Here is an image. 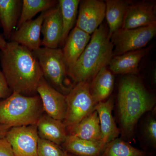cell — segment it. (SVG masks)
I'll return each instance as SVG.
<instances>
[{
	"mask_svg": "<svg viewBox=\"0 0 156 156\" xmlns=\"http://www.w3.org/2000/svg\"><path fill=\"white\" fill-rule=\"evenodd\" d=\"M0 62L2 72L12 92L25 96L36 95L43 74L33 51L16 42H7L0 51Z\"/></svg>",
	"mask_w": 156,
	"mask_h": 156,
	"instance_id": "cell-1",
	"label": "cell"
},
{
	"mask_svg": "<svg viewBox=\"0 0 156 156\" xmlns=\"http://www.w3.org/2000/svg\"><path fill=\"white\" fill-rule=\"evenodd\" d=\"M155 102V96L140 79L134 75L124 76L120 81L118 95L121 134L130 138L140 117L151 111Z\"/></svg>",
	"mask_w": 156,
	"mask_h": 156,
	"instance_id": "cell-2",
	"label": "cell"
},
{
	"mask_svg": "<svg viewBox=\"0 0 156 156\" xmlns=\"http://www.w3.org/2000/svg\"><path fill=\"white\" fill-rule=\"evenodd\" d=\"M113 56V46L108 29L101 24L92 34L78 60L67 70V75L76 84L89 82L100 69L108 65Z\"/></svg>",
	"mask_w": 156,
	"mask_h": 156,
	"instance_id": "cell-3",
	"label": "cell"
},
{
	"mask_svg": "<svg viewBox=\"0 0 156 156\" xmlns=\"http://www.w3.org/2000/svg\"><path fill=\"white\" fill-rule=\"evenodd\" d=\"M44 112L39 95L25 96L13 92L0 101V126L11 128L36 125Z\"/></svg>",
	"mask_w": 156,
	"mask_h": 156,
	"instance_id": "cell-4",
	"label": "cell"
},
{
	"mask_svg": "<svg viewBox=\"0 0 156 156\" xmlns=\"http://www.w3.org/2000/svg\"><path fill=\"white\" fill-rule=\"evenodd\" d=\"M33 52L41 69L43 77L53 88L67 95L74 86L68 79L62 50L41 47Z\"/></svg>",
	"mask_w": 156,
	"mask_h": 156,
	"instance_id": "cell-5",
	"label": "cell"
},
{
	"mask_svg": "<svg viewBox=\"0 0 156 156\" xmlns=\"http://www.w3.org/2000/svg\"><path fill=\"white\" fill-rule=\"evenodd\" d=\"M89 82L78 83L66 95L67 110L63 123L69 128L95 110L97 103L91 95Z\"/></svg>",
	"mask_w": 156,
	"mask_h": 156,
	"instance_id": "cell-6",
	"label": "cell"
},
{
	"mask_svg": "<svg viewBox=\"0 0 156 156\" xmlns=\"http://www.w3.org/2000/svg\"><path fill=\"white\" fill-rule=\"evenodd\" d=\"M156 35V23L139 28L120 29L110 38L114 56L143 49Z\"/></svg>",
	"mask_w": 156,
	"mask_h": 156,
	"instance_id": "cell-7",
	"label": "cell"
},
{
	"mask_svg": "<svg viewBox=\"0 0 156 156\" xmlns=\"http://www.w3.org/2000/svg\"><path fill=\"white\" fill-rule=\"evenodd\" d=\"M5 137L15 156H38L39 137L36 125L11 128Z\"/></svg>",
	"mask_w": 156,
	"mask_h": 156,
	"instance_id": "cell-8",
	"label": "cell"
},
{
	"mask_svg": "<svg viewBox=\"0 0 156 156\" xmlns=\"http://www.w3.org/2000/svg\"><path fill=\"white\" fill-rule=\"evenodd\" d=\"M105 2L100 0H83L79 4L76 27L92 34L105 17Z\"/></svg>",
	"mask_w": 156,
	"mask_h": 156,
	"instance_id": "cell-9",
	"label": "cell"
},
{
	"mask_svg": "<svg viewBox=\"0 0 156 156\" xmlns=\"http://www.w3.org/2000/svg\"><path fill=\"white\" fill-rule=\"evenodd\" d=\"M37 92L41 98L46 114L63 122L67 110L66 95L51 87L44 77L39 82Z\"/></svg>",
	"mask_w": 156,
	"mask_h": 156,
	"instance_id": "cell-10",
	"label": "cell"
},
{
	"mask_svg": "<svg viewBox=\"0 0 156 156\" xmlns=\"http://www.w3.org/2000/svg\"><path fill=\"white\" fill-rule=\"evenodd\" d=\"M156 23V6L154 2H140L129 5L122 29H130Z\"/></svg>",
	"mask_w": 156,
	"mask_h": 156,
	"instance_id": "cell-11",
	"label": "cell"
},
{
	"mask_svg": "<svg viewBox=\"0 0 156 156\" xmlns=\"http://www.w3.org/2000/svg\"><path fill=\"white\" fill-rule=\"evenodd\" d=\"M48 11L42 12L37 18L27 21L13 32L11 41L16 42L33 51L41 48L42 25Z\"/></svg>",
	"mask_w": 156,
	"mask_h": 156,
	"instance_id": "cell-12",
	"label": "cell"
},
{
	"mask_svg": "<svg viewBox=\"0 0 156 156\" xmlns=\"http://www.w3.org/2000/svg\"><path fill=\"white\" fill-rule=\"evenodd\" d=\"M43 35L41 45L45 48L56 49L61 44L63 33V25L61 11L58 4L48 10L42 24Z\"/></svg>",
	"mask_w": 156,
	"mask_h": 156,
	"instance_id": "cell-13",
	"label": "cell"
},
{
	"mask_svg": "<svg viewBox=\"0 0 156 156\" xmlns=\"http://www.w3.org/2000/svg\"><path fill=\"white\" fill-rule=\"evenodd\" d=\"M91 35L74 27L69 33L62 50L67 70L73 65L89 44Z\"/></svg>",
	"mask_w": 156,
	"mask_h": 156,
	"instance_id": "cell-14",
	"label": "cell"
},
{
	"mask_svg": "<svg viewBox=\"0 0 156 156\" xmlns=\"http://www.w3.org/2000/svg\"><path fill=\"white\" fill-rule=\"evenodd\" d=\"M149 51V48H144L114 56L108 65L110 70L117 74L136 75L140 62Z\"/></svg>",
	"mask_w": 156,
	"mask_h": 156,
	"instance_id": "cell-15",
	"label": "cell"
},
{
	"mask_svg": "<svg viewBox=\"0 0 156 156\" xmlns=\"http://www.w3.org/2000/svg\"><path fill=\"white\" fill-rule=\"evenodd\" d=\"M39 138L62 145L68 135L62 121L53 119L47 114L40 117L36 125Z\"/></svg>",
	"mask_w": 156,
	"mask_h": 156,
	"instance_id": "cell-16",
	"label": "cell"
},
{
	"mask_svg": "<svg viewBox=\"0 0 156 156\" xmlns=\"http://www.w3.org/2000/svg\"><path fill=\"white\" fill-rule=\"evenodd\" d=\"M113 107V99L111 98L106 101L98 102L95 108L99 118L102 141L106 144L118 138L121 134L112 114Z\"/></svg>",
	"mask_w": 156,
	"mask_h": 156,
	"instance_id": "cell-17",
	"label": "cell"
},
{
	"mask_svg": "<svg viewBox=\"0 0 156 156\" xmlns=\"http://www.w3.org/2000/svg\"><path fill=\"white\" fill-rule=\"evenodd\" d=\"M105 145L102 141L87 140L69 134L62 144L66 151L75 156H101Z\"/></svg>",
	"mask_w": 156,
	"mask_h": 156,
	"instance_id": "cell-18",
	"label": "cell"
},
{
	"mask_svg": "<svg viewBox=\"0 0 156 156\" xmlns=\"http://www.w3.org/2000/svg\"><path fill=\"white\" fill-rule=\"evenodd\" d=\"M67 130L69 135L81 139L102 141L99 118L95 110L77 124L67 128Z\"/></svg>",
	"mask_w": 156,
	"mask_h": 156,
	"instance_id": "cell-19",
	"label": "cell"
},
{
	"mask_svg": "<svg viewBox=\"0 0 156 156\" xmlns=\"http://www.w3.org/2000/svg\"><path fill=\"white\" fill-rule=\"evenodd\" d=\"M22 1L0 0V24L4 36L10 39L20 15Z\"/></svg>",
	"mask_w": 156,
	"mask_h": 156,
	"instance_id": "cell-20",
	"label": "cell"
},
{
	"mask_svg": "<svg viewBox=\"0 0 156 156\" xmlns=\"http://www.w3.org/2000/svg\"><path fill=\"white\" fill-rule=\"evenodd\" d=\"M114 85L112 73L105 67L101 69L92 79L90 84L91 95L95 102L104 101L111 95Z\"/></svg>",
	"mask_w": 156,
	"mask_h": 156,
	"instance_id": "cell-21",
	"label": "cell"
},
{
	"mask_svg": "<svg viewBox=\"0 0 156 156\" xmlns=\"http://www.w3.org/2000/svg\"><path fill=\"white\" fill-rule=\"evenodd\" d=\"M105 17L108 26L109 37L122 28L126 11L130 5L128 1L106 0Z\"/></svg>",
	"mask_w": 156,
	"mask_h": 156,
	"instance_id": "cell-22",
	"label": "cell"
},
{
	"mask_svg": "<svg viewBox=\"0 0 156 156\" xmlns=\"http://www.w3.org/2000/svg\"><path fill=\"white\" fill-rule=\"evenodd\" d=\"M17 29L27 21L31 20L33 17L40 12L48 11L56 7L58 1L53 0H23Z\"/></svg>",
	"mask_w": 156,
	"mask_h": 156,
	"instance_id": "cell-23",
	"label": "cell"
},
{
	"mask_svg": "<svg viewBox=\"0 0 156 156\" xmlns=\"http://www.w3.org/2000/svg\"><path fill=\"white\" fill-rule=\"evenodd\" d=\"M58 5L61 11L63 33L61 45L64 44L74 25L78 13L80 0H59Z\"/></svg>",
	"mask_w": 156,
	"mask_h": 156,
	"instance_id": "cell-24",
	"label": "cell"
},
{
	"mask_svg": "<svg viewBox=\"0 0 156 156\" xmlns=\"http://www.w3.org/2000/svg\"><path fill=\"white\" fill-rule=\"evenodd\" d=\"M101 156H147L144 151L131 146L121 138L107 144Z\"/></svg>",
	"mask_w": 156,
	"mask_h": 156,
	"instance_id": "cell-25",
	"label": "cell"
},
{
	"mask_svg": "<svg viewBox=\"0 0 156 156\" xmlns=\"http://www.w3.org/2000/svg\"><path fill=\"white\" fill-rule=\"evenodd\" d=\"M38 156H69V154L54 143L39 138Z\"/></svg>",
	"mask_w": 156,
	"mask_h": 156,
	"instance_id": "cell-26",
	"label": "cell"
},
{
	"mask_svg": "<svg viewBox=\"0 0 156 156\" xmlns=\"http://www.w3.org/2000/svg\"><path fill=\"white\" fill-rule=\"evenodd\" d=\"M143 136L147 144L153 148L156 147V119L155 117L149 115L146 118L142 130Z\"/></svg>",
	"mask_w": 156,
	"mask_h": 156,
	"instance_id": "cell-27",
	"label": "cell"
},
{
	"mask_svg": "<svg viewBox=\"0 0 156 156\" xmlns=\"http://www.w3.org/2000/svg\"><path fill=\"white\" fill-rule=\"evenodd\" d=\"M12 93L5 76L0 70V99H5L10 96Z\"/></svg>",
	"mask_w": 156,
	"mask_h": 156,
	"instance_id": "cell-28",
	"label": "cell"
},
{
	"mask_svg": "<svg viewBox=\"0 0 156 156\" xmlns=\"http://www.w3.org/2000/svg\"><path fill=\"white\" fill-rule=\"evenodd\" d=\"M0 156H15L12 147L6 137L0 139Z\"/></svg>",
	"mask_w": 156,
	"mask_h": 156,
	"instance_id": "cell-29",
	"label": "cell"
},
{
	"mask_svg": "<svg viewBox=\"0 0 156 156\" xmlns=\"http://www.w3.org/2000/svg\"><path fill=\"white\" fill-rule=\"evenodd\" d=\"M11 128L6 126H0V139L6 137V134Z\"/></svg>",
	"mask_w": 156,
	"mask_h": 156,
	"instance_id": "cell-30",
	"label": "cell"
},
{
	"mask_svg": "<svg viewBox=\"0 0 156 156\" xmlns=\"http://www.w3.org/2000/svg\"><path fill=\"white\" fill-rule=\"evenodd\" d=\"M0 25H1V24H0ZM6 44H7V42L4 37L0 34V50H2L5 48Z\"/></svg>",
	"mask_w": 156,
	"mask_h": 156,
	"instance_id": "cell-31",
	"label": "cell"
},
{
	"mask_svg": "<svg viewBox=\"0 0 156 156\" xmlns=\"http://www.w3.org/2000/svg\"><path fill=\"white\" fill-rule=\"evenodd\" d=\"M69 156H72V155H71L69 154Z\"/></svg>",
	"mask_w": 156,
	"mask_h": 156,
	"instance_id": "cell-32",
	"label": "cell"
}]
</instances>
